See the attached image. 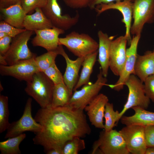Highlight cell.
<instances>
[{
    "label": "cell",
    "mask_w": 154,
    "mask_h": 154,
    "mask_svg": "<svg viewBox=\"0 0 154 154\" xmlns=\"http://www.w3.org/2000/svg\"><path fill=\"white\" fill-rule=\"evenodd\" d=\"M141 35H133L129 47L126 48V58L122 71L116 83L107 84L112 89L119 91L123 88L125 83L132 74H134L135 64L137 56V48Z\"/></svg>",
    "instance_id": "obj_13"
},
{
    "label": "cell",
    "mask_w": 154,
    "mask_h": 154,
    "mask_svg": "<svg viewBox=\"0 0 154 154\" xmlns=\"http://www.w3.org/2000/svg\"><path fill=\"white\" fill-rule=\"evenodd\" d=\"M71 96L64 83L54 85L51 106L56 107L66 106L68 104Z\"/></svg>",
    "instance_id": "obj_25"
},
{
    "label": "cell",
    "mask_w": 154,
    "mask_h": 154,
    "mask_svg": "<svg viewBox=\"0 0 154 154\" xmlns=\"http://www.w3.org/2000/svg\"><path fill=\"white\" fill-rule=\"evenodd\" d=\"M127 40L125 35L112 41L110 48L109 67L114 74L119 76L124 66L126 58Z\"/></svg>",
    "instance_id": "obj_15"
},
{
    "label": "cell",
    "mask_w": 154,
    "mask_h": 154,
    "mask_svg": "<svg viewBox=\"0 0 154 154\" xmlns=\"http://www.w3.org/2000/svg\"><path fill=\"white\" fill-rule=\"evenodd\" d=\"M97 35L99 40L98 61L103 75L106 78L109 68L110 45L114 36L109 37L107 33L101 30L98 31Z\"/></svg>",
    "instance_id": "obj_19"
},
{
    "label": "cell",
    "mask_w": 154,
    "mask_h": 154,
    "mask_svg": "<svg viewBox=\"0 0 154 154\" xmlns=\"http://www.w3.org/2000/svg\"><path fill=\"white\" fill-rule=\"evenodd\" d=\"M133 18L131 34L141 35L146 23H152L154 20V0H133Z\"/></svg>",
    "instance_id": "obj_8"
},
{
    "label": "cell",
    "mask_w": 154,
    "mask_h": 154,
    "mask_svg": "<svg viewBox=\"0 0 154 154\" xmlns=\"http://www.w3.org/2000/svg\"><path fill=\"white\" fill-rule=\"evenodd\" d=\"M7 36L8 35L6 33L0 31V39L3 38Z\"/></svg>",
    "instance_id": "obj_43"
},
{
    "label": "cell",
    "mask_w": 154,
    "mask_h": 154,
    "mask_svg": "<svg viewBox=\"0 0 154 154\" xmlns=\"http://www.w3.org/2000/svg\"><path fill=\"white\" fill-rule=\"evenodd\" d=\"M0 63L1 65H7V64L3 55L0 54Z\"/></svg>",
    "instance_id": "obj_41"
},
{
    "label": "cell",
    "mask_w": 154,
    "mask_h": 154,
    "mask_svg": "<svg viewBox=\"0 0 154 154\" xmlns=\"http://www.w3.org/2000/svg\"><path fill=\"white\" fill-rule=\"evenodd\" d=\"M3 21L18 28L23 29L27 15L21 6L20 0L17 3L5 8H0Z\"/></svg>",
    "instance_id": "obj_21"
},
{
    "label": "cell",
    "mask_w": 154,
    "mask_h": 154,
    "mask_svg": "<svg viewBox=\"0 0 154 154\" xmlns=\"http://www.w3.org/2000/svg\"><path fill=\"white\" fill-rule=\"evenodd\" d=\"M146 94L154 103V74L149 76L144 82Z\"/></svg>",
    "instance_id": "obj_34"
},
{
    "label": "cell",
    "mask_w": 154,
    "mask_h": 154,
    "mask_svg": "<svg viewBox=\"0 0 154 154\" xmlns=\"http://www.w3.org/2000/svg\"><path fill=\"white\" fill-rule=\"evenodd\" d=\"M43 72L54 85L64 83L63 76L57 67L55 62Z\"/></svg>",
    "instance_id": "obj_31"
},
{
    "label": "cell",
    "mask_w": 154,
    "mask_h": 154,
    "mask_svg": "<svg viewBox=\"0 0 154 154\" xmlns=\"http://www.w3.org/2000/svg\"><path fill=\"white\" fill-rule=\"evenodd\" d=\"M58 54L56 49L55 50L48 51L39 56H36L35 60L39 71L43 72L55 63V59Z\"/></svg>",
    "instance_id": "obj_27"
},
{
    "label": "cell",
    "mask_w": 154,
    "mask_h": 154,
    "mask_svg": "<svg viewBox=\"0 0 154 154\" xmlns=\"http://www.w3.org/2000/svg\"><path fill=\"white\" fill-rule=\"evenodd\" d=\"M26 30L25 29L16 28L4 21L0 22V31L6 33L8 36L13 38Z\"/></svg>",
    "instance_id": "obj_33"
},
{
    "label": "cell",
    "mask_w": 154,
    "mask_h": 154,
    "mask_svg": "<svg viewBox=\"0 0 154 154\" xmlns=\"http://www.w3.org/2000/svg\"><path fill=\"white\" fill-rule=\"evenodd\" d=\"M108 101L107 96L99 94L84 109L92 125L96 128L104 129L103 119L105 106Z\"/></svg>",
    "instance_id": "obj_18"
},
{
    "label": "cell",
    "mask_w": 154,
    "mask_h": 154,
    "mask_svg": "<svg viewBox=\"0 0 154 154\" xmlns=\"http://www.w3.org/2000/svg\"><path fill=\"white\" fill-rule=\"evenodd\" d=\"M20 0H0V8H5L17 3Z\"/></svg>",
    "instance_id": "obj_39"
},
{
    "label": "cell",
    "mask_w": 154,
    "mask_h": 154,
    "mask_svg": "<svg viewBox=\"0 0 154 154\" xmlns=\"http://www.w3.org/2000/svg\"><path fill=\"white\" fill-rule=\"evenodd\" d=\"M35 10L34 13L26 15L23 23L24 28L34 31L36 30L51 28L53 27L41 8H37Z\"/></svg>",
    "instance_id": "obj_23"
},
{
    "label": "cell",
    "mask_w": 154,
    "mask_h": 154,
    "mask_svg": "<svg viewBox=\"0 0 154 154\" xmlns=\"http://www.w3.org/2000/svg\"><path fill=\"white\" fill-rule=\"evenodd\" d=\"M83 110L68 105L41 108L34 118L43 129L35 133L34 143L42 146L44 151L52 149L62 150L69 140L89 135L91 130Z\"/></svg>",
    "instance_id": "obj_1"
},
{
    "label": "cell",
    "mask_w": 154,
    "mask_h": 154,
    "mask_svg": "<svg viewBox=\"0 0 154 154\" xmlns=\"http://www.w3.org/2000/svg\"><path fill=\"white\" fill-rule=\"evenodd\" d=\"M13 38L9 36L0 39V54L4 55L9 50Z\"/></svg>",
    "instance_id": "obj_37"
},
{
    "label": "cell",
    "mask_w": 154,
    "mask_h": 154,
    "mask_svg": "<svg viewBox=\"0 0 154 154\" xmlns=\"http://www.w3.org/2000/svg\"><path fill=\"white\" fill-rule=\"evenodd\" d=\"M57 50L58 54L61 55L66 62V66L63 76V80L71 96L74 88L78 81L79 72L82 65L84 58L78 57L75 60H71L69 58L62 45H59Z\"/></svg>",
    "instance_id": "obj_17"
},
{
    "label": "cell",
    "mask_w": 154,
    "mask_h": 154,
    "mask_svg": "<svg viewBox=\"0 0 154 154\" xmlns=\"http://www.w3.org/2000/svg\"><path fill=\"white\" fill-rule=\"evenodd\" d=\"M85 148L84 140L81 138L75 137L64 144L62 148V154H77Z\"/></svg>",
    "instance_id": "obj_30"
},
{
    "label": "cell",
    "mask_w": 154,
    "mask_h": 154,
    "mask_svg": "<svg viewBox=\"0 0 154 154\" xmlns=\"http://www.w3.org/2000/svg\"><path fill=\"white\" fill-rule=\"evenodd\" d=\"M33 31L26 30L13 38L10 48L4 56L7 65H11L21 60L36 56L30 50L27 42Z\"/></svg>",
    "instance_id": "obj_7"
},
{
    "label": "cell",
    "mask_w": 154,
    "mask_h": 154,
    "mask_svg": "<svg viewBox=\"0 0 154 154\" xmlns=\"http://www.w3.org/2000/svg\"><path fill=\"white\" fill-rule=\"evenodd\" d=\"M145 154H154V147H147Z\"/></svg>",
    "instance_id": "obj_42"
},
{
    "label": "cell",
    "mask_w": 154,
    "mask_h": 154,
    "mask_svg": "<svg viewBox=\"0 0 154 154\" xmlns=\"http://www.w3.org/2000/svg\"><path fill=\"white\" fill-rule=\"evenodd\" d=\"M36 56L19 61L11 65H1V75L10 76L20 81L28 82L32 78L35 74L40 71L35 60Z\"/></svg>",
    "instance_id": "obj_12"
},
{
    "label": "cell",
    "mask_w": 154,
    "mask_h": 154,
    "mask_svg": "<svg viewBox=\"0 0 154 154\" xmlns=\"http://www.w3.org/2000/svg\"><path fill=\"white\" fill-rule=\"evenodd\" d=\"M25 91L42 108L51 106L54 84L43 72H38L27 82Z\"/></svg>",
    "instance_id": "obj_2"
},
{
    "label": "cell",
    "mask_w": 154,
    "mask_h": 154,
    "mask_svg": "<svg viewBox=\"0 0 154 154\" xmlns=\"http://www.w3.org/2000/svg\"><path fill=\"white\" fill-rule=\"evenodd\" d=\"M26 135L23 133L16 137L8 138L0 142V150L1 154H20L19 145L25 138Z\"/></svg>",
    "instance_id": "obj_26"
},
{
    "label": "cell",
    "mask_w": 154,
    "mask_h": 154,
    "mask_svg": "<svg viewBox=\"0 0 154 154\" xmlns=\"http://www.w3.org/2000/svg\"><path fill=\"white\" fill-rule=\"evenodd\" d=\"M144 133L147 147H154V125L144 126Z\"/></svg>",
    "instance_id": "obj_36"
},
{
    "label": "cell",
    "mask_w": 154,
    "mask_h": 154,
    "mask_svg": "<svg viewBox=\"0 0 154 154\" xmlns=\"http://www.w3.org/2000/svg\"><path fill=\"white\" fill-rule=\"evenodd\" d=\"M41 9L53 26L65 31L75 25L79 20L80 15L78 12L73 17L68 14H62L57 0H47L45 5Z\"/></svg>",
    "instance_id": "obj_10"
},
{
    "label": "cell",
    "mask_w": 154,
    "mask_h": 154,
    "mask_svg": "<svg viewBox=\"0 0 154 154\" xmlns=\"http://www.w3.org/2000/svg\"><path fill=\"white\" fill-rule=\"evenodd\" d=\"M118 0H91L88 7L90 9H94L96 6L101 4H107Z\"/></svg>",
    "instance_id": "obj_38"
},
{
    "label": "cell",
    "mask_w": 154,
    "mask_h": 154,
    "mask_svg": "<svg viewBox=\"0 0 154 154\" xmlns=\"http://www.w3.org/2000/svg\"><path fill=\"white\" fill-rule=\"evenodd\" d=\"M32 99L27 100L23 114L18 120L10 123L5 137L9 138L20 135L26 131L36 133L41 131L43 127L32 117Z\"/></svg>",
    "instance_id": "obj_9"
},
{
    "label": "cell",
    "mask_w": 154,
    "mask_h": 154,
    "mask_svg": "<svg viewBox=\"0 0 154 154\" xmlns=\"http://www.w3.org/2000/svg\"><path fill=\"white\" fill-rule=\"evenodd\" d=\"M100 69L95 82L94 83L90 82L84 85L80 90L74 91L68 105L75 109L84 110L85 107L99 94L107 82L106 77L103 75L100 68Z\"/></svg>",
    "instance_id": "obj_5"
},
{
    "label": "cell",
    "mask_w": 154,
    "mask_h": 154,
    "mask_svg": "<svg viewBox=\"0 0 154 154\" xmlns=\"http://www.w3.org/2000/svg\"><path fill=\"white\" fill-rule=\"evenodd\" d=\"M144 126L126 125L119 131L123 138L128 151L133 154H145L147 148L144 136Z\"/></svg>",
    "instance_id": "obj_11"
},
{
    "label": "cell",
    "mask_w": 154,
    "mask_h": 154,
    "mask_svg": "<svg viewBox=\"0 0 154 154\" xmlns=\"http://www.w3.org/2000/svg\"><path fill=\"white\" fill-rule=\"evenodd\" d=\"M59 45L65 46L78 57L84 58L98 50V43L89 35L73 31L60 38Z\"/></svg>",
    "instance_id": "obj_3"
},
{
    "label": "cell",
    "mask_w": 154,
    "mask_h": 154,
    "mask_svg": "<svg viewBox=\"0 0 154 154\" xmlns=\"http://www.w3.org/2000/svg\"><path fill=\"white\" fill-rule=\"evenodd\" d=\"M68 7L74 9L88 7L91 0H62Z\"/></svg>",
    "instance_id": "obj_35"
},
{
    "label": "cell",
    "mask_w": 154,
    "mask_h": 154,
    "mask_svg": "<svg viewBox=\"0 0 154 154\" xmlns=\"http://www.w3.org/2000/svg\"><path fill=\"white\" fill-rule=\"evenodd\" d=\"M47 154H62V150L52 149L45 151Z\"/></svg>",
    "instance_id": "obj_40"
},
{
    "label": "cell",
    "mask_w": 154,
    "mask_h": 154,
    "mask_svg": "<svg viewBox=\"0 0 154 154\" xmlns=\"http://www.w3.org/2000/svg\"><path fill=\"white\" fill-rule=\"evenodd\" d=\"M153 55H154V50H153Z\"/></svg>",
    "instance_id": "obj_44"
},
{
    "label": "cell",
    "mask_w": 154,
    "mask_h": 154,
    "mask_svg": "<svg viewBox=\"0 0 154 154\" xmlns=\"http://www.w3.org/2000/svg\"><path fill=\"white\" fill-rule=\"evenodd\" d=\"M23 8L27 14L37 8H42L47 0H20Z\"/></svg>",
    "instance_id": "obj_32"
},
{
    "label": "cell",
    "mask_w": 154,
    "mask_h": 154,
    "mask_svg": "<svg viewBox=\"0 0 154 154\" xmlns=\"http://www.w3.org/2000/svg\"><path fill=\"white\" fill-rule=\"evenodd\" d=\"M143 83L134 74L131 75L126 81L125 85L128 88L129 94L127 101L119 112V119L127 110L133 107L145 109L148 108L150 100L146 94Z\"/></svg>",
    "instance_id": "obj_6"
},
{
    "label": "cell",
    "mask_w": 154,
    "mask_h": 154,
    "mask_svg": "<svg viewBox=\"0 0 154 154\" xmlns=\"http://www.w3.org/2000/svg\"><path fill=\"white\" fill-rule=\"evenodd\" d=\"M9 111L7 96H0V133L7 130L10 123L9 121Z\"/></svg>",
    "instance_id": "obj_29"
},
{
    "label": "cell",
    "mask_w": 154,
    "mask_h": 154,
    "mask_svg": "<svg viewBox=\"0 0 154 154\" xmlns=\"http://www.w3.org/2000/svg\"><path fill=\"white\" fill-rule=\"evenodd\" d=\"M92 154H129L125 140L116 130L100 132L98 139L94 143Z\"/></svg>",
    "instance_id": "obj_4"
},
{
    "label": "cell",
    "mask_w": 154,
    "mask_h": 154,
    "mask_svg": "<svg viewBox=\"0 0 154 154\" xmlns=\"http://www.w3.org/2000/svg\"><path fill=\"white\" fill-rule=\"evenodd\" d=\"M98 54V50L84 58L80 76L74 88V91L90 82V76L96 61Z\"/></svg>",
    "instance_id": "obj_24"
},
{
    "label": "cell",
    "mask_w": 154,
    "mask_h": 154,
    "mask_svg": "<svg viewBox=\"0 0 154 154\" xmlns=\"http://www.w3.org/2000/svg\"><path fill=\"white\" fill-rule=\"evenodd\" d=\"M133 0H118L107 4H101L96 6L94 9L98 15L111 9L117 10L121 13L123 17L122 22L124 24L125 27L124 35L129 44L132 39L130 30L133 18Z\"/></svg>",
    "instance_id": "obj_14"
},
{
    "label": "cell",
    "mask_w": 154,
    "mask_h": 154,
    "mask_svg": "<svg viewBox=\"0 0 154 154\" xmlns=\"http://www.w3.org/2000/svg\"><path fill=\"white\" fill-rule=\"evenodd\" d=\"M119 112L114 110L112 103L108 102L106 104L105 110L104 117L105 119L104 129L106 131H109L113 129L116 122L119 120Z\"/></svg>",
    "instance_id": "obj_28"
},
{
    "label": "cell",
    "mask_w": 154,
    "mask_h": 154,
    "mask_svg": "<svg viewBox=\"0 0 154 154\" xmlns=\"http://www.w3.org/2000/svg\"><path fill=\"white\" fill-rule=\"evenodd\" d=\"M134 74L143 83L149 76L154 74V55L153 52L147 51L143 55L138 54Z\"/></svg>",
    "instance_id": "obj_20"
},
{
    "label": "cell",
    "mask_w": 154,
    "mask_h": 154,
    "mask_svg": "<svg viewBox=\"0 0 154 154\" xmlns=\"http://www.w3.org/2000/svg\"><path fill=\"white\" fill-rule=\"evenodd\" d=\"M36 36L32 40L34 46L42 47L47 51L56 50L59 46V37L65 31L53 26L52 28L34 31Z\"/></svg>",
    "instance_id": "obj_16"
},
{
    "label": "cell",
    "mask_w": 154,
    "mask_h": 154,
    "mask_svg": "<svg viewBox=\"0 0 154 154\" xmlns=\"http://www.w3.org/2000/svg\"><path fill=\"white\" fill-rule=\"evenodd\" d=\"M131 108L134 112V114L130 116H123L120 118L122 124L125 125H137L143 126L154 125V112L139 107Z\"/></svg>",
    "instance_id": "obj_22"
}]
</instances>
